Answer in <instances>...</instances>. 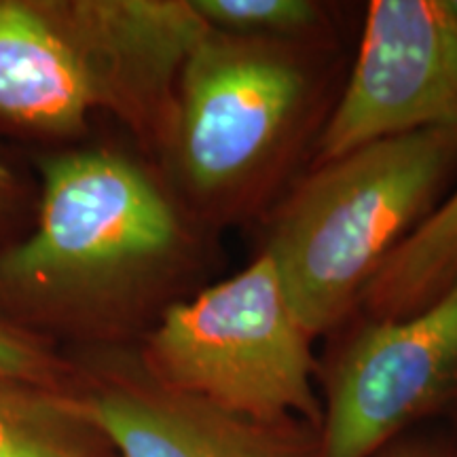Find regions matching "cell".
Listing matches in <instances>:
<instances>
[{
  "instance_id": "13",
  "label": "cell",
  "mask_w": 457,
  "mask_h": 457,
  "mask_svg": "<svg viewBox=\"0 0 457 457\" xmlns=\"http://www.w3.org/2000/svg\"><path fill=\"white\" fill-rule=\"evenodd\" d=\"M55 362L30 337L0 320V379L51 387Z\"/></svg>"
},
{
  "instance_id": "11",
  "label": "cell",
  "mask_w": 457,
  "mask_h": 457,
  "mask_svg": "<svg viewBox=\"0 0 457 457\" xmlns=\"http://www.w3.org/2000/svg\"><path fill=\"white\" fill-rule=\"evenodd\" d=\"M102 441L79 400L0 379V457H100Z\"/></svg>"
},
{
  "instance_id": "16",
  "label": "cell",
  "mask_w": 457,
  "mask_h": 457,
  "mask_svg": "<svg viewBox=\"0 0 457 457\" xmlns=\"http://www.w3.org/2000/svg\"><path fill=\"white\" fill-rule=\"evenodd\" d=\"M449 3V9L453 11V15H455V20H457V0H447Z\"/></svg>"
},
{
  "instance_id": "15",
  "label": "cell",
  "mask_w": 457,
  "mask_h": 457,
  "mask_svg": "<svg viewBox=\"0 0 457 457\" xmlns=\"http://www.w3.org/2000/svg\"><path fill=\"white\" fill-rule=\"evenodd\" d=\"M9 185H11V179H9L7 170H4L3 165H0V202H3L4 195H7V193H9Z\"/></svg>"
},
{
  "instance_id": "7",
  "label": "cell",
  "mask_w": 457,
  "mask_h": 457,
  "mask_svg": "<svg viewBox=\"0 0 457 457\" xmlns=\"http://www.w3.org/2000/svg\"><path fill=\"white\" fill-rule=\"evenodd\" d=\"M55 4L98 77L104 106L136 129L168 136L180 72L210 30L191 0Z\"/></svg>"
},
{
  "instance_id": "3",
  "label": "cell",
  "mask_w": 457,
  "mask_h": 457,
  "mask_svg": "<svg viewBox=\"0 0 457 457\" xmlns=\"http://www.w3.org/2000/svg\"><path fill=\"white\" fill-rule=\"evenodd\" d=\"M179 210L138 163L79 151L43 165L38 227L0 256V286L49 303L119 305L187 253Z\"/></svg>"
},
{
  "instance_id": "1",
  "label": "cell",
  "mask_w": 457,
  "mask_h": 457,
  "mask_svg": "<svg viewBox=\"0 0 457 457\" xmlns=\"http://www.w3.org/2000/svg\"><path fill=\"white\" fill-rule=\"evenodd\" d=\"M457 176V129L358 146L313 165L278 210L265 253L312 339L350 316L394 248Z\"/></svg>"
},
{
  "instance_id": "8",
  "label": "cell",
  "mask_w": 457,
  "mask_h": 457,
  "mask_svg": "<svg viewBox=\"0 0 457 457\" xmlns=\"http://www.w3.org/2000/svg\"><path fill=\"white\" fill-rule=\"evenodd\" d=\"M119 457H320L303 421H259L155 379L114 381L79 400Z\"/></svg>"
},
{
  "instance_id": "2",
  "label": "cell",
  "mask_w": 457,
  "mask_h": 457,
  "mask_svg": "<svg viewBox=\"0 0 457 457\" xmlns=\"http://www.w3.org/2000/svg\"><path fill=\"white\" fill-rule=\"evenodd\" d=\"M310 43L210 28L188 55L165 138L188 193L216 219L250 212L295 163L324 83Z\"/></svg>"
},
{
  "instance_id": "14",
  "label": "cell",
  "mask_w": 457,
  "mask_h": 457,
  "mask_svg": "<svg viewBox=\"0 0 457 457\" xmlns=\"http://www.w3.org/2000/svg\"><path fill=\"white\" fill-rule=\"evenodd\" d=\"M377 457H445L438 453V451H434L430 447H426V445H411V443H404V445H390V447H386L381 451Z\"/></svg>"
},
{
  "instance_id": "12",
  "label": "cell",
  "mask_w": 457,
  "mask_h": 457,
  "mask_svg": "<svg viewBox=\"0 0 457 457\" xmlns=\"http://www.w3.org/2000/svg\"><path fill=\"white\" fill-rule=\"evenodd\" d=\"M216 32L271 41H312L324 24V4L313 0H191Z\"/></svg>"
},
{
  "instance_id": "6",
  "label": "cell",
  "mask_w": 457,
  "mask_h": 457,
  "mask_svg": "<svg viewBox=\"0 0 457 457\" xmlns=\"http://www.w3.org/2000/svg\"><path fill=\"white\" fill-rule=\"evenodd\" d=\"M457 396V282L426 310L370 320L337 358L320 457H377Z\"/></svg>"
},
{
  "instance_id": "9",
  "label": "cell",
  "mask_w": 457,
  "mask_h": 457,
  "mask_svg": "<svg viewBox=\"0 0 457 457\" xmlns=\"http://www.w3.org/2000/svg\"><path fill=\"white\" fill-rule=\"evenodd\" d=\"M104 94L55 3H0V117L77 134Z\"/></svg>"
},
{
  "instance_id": "10",
  "label": "cell",
  "mask_w": 457,
  "mask_h": 457,
  "mask_svg": "<svg viewBox=\"0 0 457 457\" xmlns=\"http://www.w3.org/2000/svg\"><path fill=\"white\" fill-rule=\"evenodd\" d=\"M457 282V185L387 256L358 305L370 320H400L426 310Z\"/></svg>"
},
{
  "instance_id": "5",
  "label": "cell",
  "mask_w": 457,
  "mask_h": 457,
  "mask_svg": "<svg viewBox=\"0 0 457 457\" xmlns=\"http://www.w3.org/2000/svg\"><path fill=\"white\" fill-rule=\"evenodd\" d=\"M457 129V20L447 0H373L316 163L421 129Z\"/></svg>"
},
{
  "instance_id": "4",
  "label": "cell",
  "mask_w": 457,
  "mask_h": 457,
  "mask_svg": "<svg viewBox=\"0 0 457 457\" xmlns=\"http://www.w3.org/2000/svg\"><path fill=\"white\" fill-rule=\"evenodd\" d=\"M312 337L261 253L236 276L170 305L146 341L151 379L259 421L322 426Z\"/></svg>"
}]
</instances>
